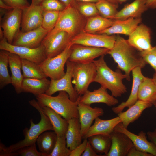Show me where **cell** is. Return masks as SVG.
<instances>
[{"label": "cell", "mask_w": 156, "mask_h": 156, "mask_svg": "<svg viewBox=\"0 0 156 156\" xmlns=\"http://www.w3.org/2000/svg\"><path fill=\"white\" fill-rule=\"evenodd\" d=\"M29 102L30 105L39 113L41 117L40 122L37 124H35L32 119H31L29 129L25 128L23 130L24 138L17 143L8 147H6L1 143L0 156H10L11 153L20 149L36 144L38 138L44 132L47 131H54L49 118L44 113L38 101L32 99Z\"/></svg>", "instance_id": "6da1fadb"}, {"label": "cell", "mask_w": 156, "mask_h": 156, "mask_svg": "<svg viewBox=\"0 0 156 156\" xmlns=\"http://www.w3.org/2000/svg\"><path fill=\"white\" fill-rule=\"evenodd\" d=\"M137 51L129 44L127 40L118 35L113 47L107 53L117 64L118 69L125 73L128 81L130 80V73L133 68L137 67L143 68L146 64Z\"/></svg>", "instance_id": "7a4b0ae2"}, {"label": "cell", "mask_w": 156, "mask_h": 156, "mask_svg": "<svg viewBox=\"0 0 156 156\" xmlns=\"http://www.w3.org/2000/svg\"><path fill=\"white\" fill-rule=\"evenodd\" d=\"M104 55L101 56L99 59L93 61L96 71L94 82L109 90L114 97H120L127 91V88L122 82L123 79H126V75L123 74L119 69L114 71L110 68L105 61Z\"/></svg>", "instance_id": "3957f363"}, {"label": "cell", "mask_w": 156, "mask_h": 156, "mask_svg": "<svg viewBox=\"0 0 156 156\" xmlns=\"http://www.w3.org/2000/svg\"><path fill=\"white\" fill-rule=\"evenodd\" d=\"M80 96V95L76 101H73L70 99L67 93L60 91L56 96L44 93L39 94L36 97L41 107L51 108L68 121L72 118H79L77 107Z\"/></svg>", "instance_id": "277c9868"}, {"label": "cell", "mask_w": 156, "mask_h": 156, "mask_svg": "<svg viewBox=\"0 0 156 156\" xmlns=\"http://www.w3.org/2000/svg\"><path fill=\"white\" fill-rule=\"evenodd\" d=\"M85 17L73 4H70L60 11L55 26L47 36L63 31L73 38L83 31L87 21Z\"/></svg>", "instance_id": "5b68a950"}, {"label": "cell", "mask_w": 156, "mask_h": 156, "mask_svg": "<svg viewBox=\"0 0 156 156\" xmlns=\"http://www.w3.org/2000/svg\"><path fill=\"white\" fill-rule=\"evenodd\" d=\"M73 62L72 83L79 95H82L88 90L90 84L94 82L96 73L93 62L87 63Z\"/></svg>", "instance_id": "8992f818"}, {"label": "cell", "mask_w": 156, "mask_h": 156, "mask_svg": "<svg viewBox=\"0 0 156 156\" xmlns=\"http://www.w3.org/2000/svg\"><path fill=\"white\" fill-rule=\"evenodd\" d=\"M71 42L60 53L52 57L46 58L39 64L47 77L51 80H57L63 77L65 73L64 66L71 52Z\"/></svg>", "instance_id": "52a82bcc"}, {"label": "cell", "mask_w": 156, "mask_h": 156, "mask_svg": "<svg viewBox=\"0 0 156 156\" xmlns=\"http://www.w3.org/2000/svg\"><path fill=\"white\" fill-rule=\"evenodd\" d=\"M116 36L105 34H93L82 31L73 37L70 42L72 44L111 49L116 40Z\"/></svg>", "instance_id": "ba28073f"}, {"label": "cell", "mask_w": 156, "mask_h": 156, "mask_svg": "<svg viewBox=\"0 0 156 156\" xmlns=\"http://www.w3.org/2000/svg\"><path fill=\"white\" fill-rule=\"evenodd\" d=\"M0 49L15 54L21 58L40 64L46 58L44 48L42 44L36 48L13 45L8 42L4 38L0 41Z\"/></svg>", "instance_id": "9c48e42d"}, {"label": "cell", "mask_w": 156, "mask_h": 156, "mask_svg": "<svg viewBox=\"0 0 156 156\" xmlns=\"http://www.w3.org/2000/svg\"><path fill=\"white\" fill-rule=\"evenodd\" d=\"M66 64V71L65 75L59 79L51 80L49 88L45 94L52 96L57 92L65 91L68 94L71 101H75L79 95L77 94L72 85L73 62L68 60Z\"/></svg>", "instance_id": "30bf717a"}, {"label": "cell", "mask_w": 156, "mask_h": 156, "mask_svg": "<svg viewBox=\"0 0 156 156\" xmlns=\"http://www.w3.org/2000/svg\"><path fill=\"white\" fill-rule=\"evenodd\" d=\"M72 38L68 33L63 31L46 36L41 44L44 48L46 58L54 57L61 53Z\"/></svg>", "instance_id": "8fae6325"}, {"label": "cell", "mask_w": 156, "mask_h": 156, "mask_svg": "<svg viewBox=\"0 0 156 156\" xmlns=\"http://www.w3.org/2000/svg\"><path fill=\"white\" fill-rule=\"evenodd\" d=\"M22 10L15 8L8 11L0 20V27L3 29L4 37L12 44L21 27Z\"/></svg>", "instance_id": "7c38bea8"}, {"label": "cell", "mask_w": 156, "mask_h": 156, "mask_svg": "<svg viewBox=\"0 0 156 156\" xmlns=\"http://www.w3.org/2000/svg\"><path fill=\"white\" fill-rule=\"evenodd\" d=\"M71 52L68 60L76 63H87L93 62L96 58L107 54L109 49L103 48L73 44Z\"/></svg>", "instance_id": "4fadbf2b"}, {"label": "cell", "mask_w": 156, "mask_h": 156, "mask_svg": "<svg viewBox=\"0 0 156 156\" xmlns=\"http://www.w3.org/2000/svg\"><path fill=\"white\" fill-rule=\"evenodd\" d=\"M129 44L138 51L142 52L151 49V32L148 26L140 24L128 36L127 40Z\"/></svg>", "instance_id": "5bb4252c"}, {"label": "cell", "mask_w": 156, "mask_h": 156, "mask_svg": "<svg viewBox=\"0 0 156 156\" xmlns=\"http://www.w3.org/2000/svg\"><path fill=\"white\" fill-rule=\"evenodd\" d=\"M48 32L42 26L27 32L21 30L16 35L12 44L30 48H36L40 46Z\"/></svg>", "instance_id": "9a60e30c"}, {"label": "cell", "mask_w": 156, "mask_h": 156, "mask_svg": "<svg viewBox=\"0 0 156 156\" xmlns=\"http://www.w3.org/2000/svg\"><path fill=\"white\" fill-rule=\"evenodd\" d=\"M22 10L21 31L27 32L42 26L43 9L40 5L30 6Z\"/></svg>", "instance_id": "2e32d148"}, {"label": "cell", "mask_w": 156, "mask_h": 156, "mask_svg": "<svg viewBox=\"0 0 156 156\" xmlns=\"http://www.w3.org/2000/svg\"><path fill=\"white\" fill-rule=\"evenodd\" d=\"M77 108L81 133L83 139H84L94 120L97 117L103 116L104 112L101 108H92L90 105L79 102Z\"/></svg>", "instance_id": "e0dca14e"}, {"label": "cell", "mask_w": 156, "mask_h": 156, "mask_svg": "<svg viewBox=\"0 0 156 156\" xmlns=\"http://www.w3.org/2000/svg\"><path fill=\"white\" fill-rule=\"evenodd\" d=\"M114 131L125 134L131 140L134 146L138 149L156 156V147L151 142L148 141L145 133L140 132L138 135L131 132L122 125L121 122L115 127Z\"/></svg>", "instance_id": "ac0fdd59"}, {"label": "cell", "mask_w": 156, "mask_h": 156, "mask_svg": "<svg viewBox=\"0 0 156 156\" xmlns=\"http://www.w3.org/2000/svg\"><path fill=\"white\" fill-rule=\"evenodd\" d=\"M111 145L105 156H125L133 146L130 138L123 133L114 131L110 134Z\"/></svg>", "instance_id": "d6986e66"}, {"label": "cell", "mask_w": 156, "mask_h": 156, "mask_svg": "<svg viewBox=\"0 0 156 156\" xmlns=\"http://www.w3.org/2000/svg\"><path fill=\"white\" fill-rule=\"evenodd\" d=\"M79 103L89 105L94 103H103L112 106L117 104L118 101L108 93L107 89L101 86L92 92L88 90L82 96L80 95Z\"/></svg>", "instance_id": "ffe728a7"}, {"label": "cell", "mask_w": 156, "mask_h": 156, "mask_svg": "<svg viewBox=\"0 0 156 156\" xmlns=\"http://www.w3.org/2000/svg\"><path fill=\"white\" fill-rule=\"evenodd\" d=\"M141 68L140 67H137L132 70L133 83L130 95L126 101L122 102L118 106L112 108V111L115 114H118L122 112L126 107H129L133 105L138 100V95L140 86L146 77L142 74Z\"/></svg>", "instance_id": "44dd1931"}, {"label": "cell", "mask_w": 156, "mask_h": 156, "mask_svg": "<svg viewBox=\"0 0 156 156\" xmlns=\"http://www.w3.org/2000/svg\"><path fill=\"white\" fill-rule=\"evenodd\" d=\"M113 20L111 26L96 34H105L109 35L122 34L129 36L141 23L142 19L141 18H130L125 20Z\"/></svg>", "instance_id": "7402d4cb"}, {"label": "cell", "mask_w": 156, "mask_h": 156, "mask_svg": "<svg viewBox=\"0 0 156 156\" xmlns=\"http://www.w3.org/2000/svg\"><path fill=\"white\" fill-rule=\"evenodd\" d=\"M146 1L135 0L126 4L111 19L122 20L130 18H141L142 14L148 9L146 5Z\"/></svg>", "instance_id": "603a6c76"}, {"label": "cell", "mask_w": 156, "mask_h": 156, "mask_svg": "<svg viewBox=\"0 0 156 156\" xmlns=\"http://www.w3.org/2000/svg\"><path fill=\"white\" fill-rule=\"evenodd\" d=\"M153 105L150 102L138 100L127 110L119 113L118 115L123 126L127 128L130 123L138 118L145 109L151 107Z\"/></svg>", "instance_id": "cb8c5ba5"}, {"label": "cell", "mask_w": 156, "mask_h": 156, "mask_svg": "<svg viewBox=\"0 0 156 156\" xmlns=\"http://www.w3.org/2000/svg\"><path fill=\"white\" fill-rule=\"evenodd\" d=\"M120 122L121 120L118 116L107 120H102L97 117L95 119L93 125L89 128L84 139L98 134L110 136L115 127Z\"/></svg>", "instance_id": "d4e9b609"}, {"label": "cell", "mask_w": 156, "mask_h": 156, "mask_svg": "<svg viewBox=\"0 0 156 156\" xmlns=\"http://www.w3.org/2000/svg\"><path fill=\"white\" fill-rule=\"evenodd\" d=\"M8 64L11 72V84L16 93L19 94L22 92V83L23 78L21 72V58L15 54L9 53Z\"/></svg>", "instance_id": "484cf974"}, {"label": "cell", "mask_w": 156, "mask_h": 156, "mask_svg": "<svg viewBox=\"0 0 156 156\" xmlns=\"http://www.w3.org/2000/svg\"><path fill=\"white\" fill-rule=\"evenodd\" d=\"M46 78L41 79L23 78L22 83V92L32 93L36 96L45 93L51 82Z\"/></svg>", "instance_id": "4316f807"}, {"label": "cell", "mask_w": 156, "mask_h": 156, "mask_svg": "<svg viewBox=\"0 0 156 156\" xmlns=\"http://www.w3.org/2000/svg\"><path fill=\"white\" fill-rule=\"evenodd\" d=\"M68 121V126L65 135L66 145L72 150L82 143L83 137L79 119L73 118Z\"/></svg>", "instance_id": "83f0119b"}, {"label": "cell", "mask_w": 156, "mask_h": 156, "mask_svg": "<svg viewBox=\"0 0 156 156\" xmlns=\"http://www.w3.org/2000/svg\"><path fill=\"white\" fill-rule=\"evenodd\" d=\"M42 107L49 118L57 136H65L68 126V120L62 118L61 116L49 107L45 106Z\"/></svg>", "instance_id": "f1b7e54d"}, {"label": "cell", "mask_w": 156, "mask_h": 156, "mask_svg": "<svg viewBox=\"0 0 156 156\" xmlns=\"http://www.w3.org/2000/svg\"><path fill=\"white\" fill-rule=\"evenodd\" d=\"M113 21L112 19L103 17L100 14L88 18L83 32L96 34L111 26Z\"/></svg>", "instance_id": "f546056e"}, {"label": "cell", "mask_w": 156, "mask_h": 156, "mask_svg": "<svg viewBox=\"0 0 156 156\" xmlns=\"http://www.w3.org/2000/svg\"><path fill=\"white\" fill-rule=\"evenodd\" d=\"M138 100L149 102L156 105V85L152 78L146 77L140 84Z\"/></svg>", "instance_id": "4dcf8cb0"}, {"label": "cell", "mask_w": 156, "mask_h": 156, "mask_svg": "<svg viewBox=\"0 0 156 156\" xmlns=\"http://www.w3.org/2000/svg\"><path fill=\"white\" fill-rule=\"evenodd\" d=\"M57 137L54 131H47L41 134L36 140L39 151L49 156L55 147Z\"/></svg>", "instance_id": "1f68e13d"}, {"label": "cell", "mask_w": 156, "mask_h": 156, "mask_svg": "<svg viewBox=\"0 0 156 156\" xmlns=\"http://www.w3.org/2000/svg\"><path fill=\"white\" fill-rule=\"evenodd\" d=\"M95 151L98 154H104L105 156L109 152L111 145V140L109 135L98 134L87 138Z\"/></svg>", "instance_id": "d6a6232c"}, {"label": "cell", "mask_w": 156, "mask_h": 156, "mask_svg": "<svg viewBox=\"0 0 156 156\" xmlns=\"http://www.w3.org/2000/svg\"><path fill=\"white\" fill-rule=\"evenodd\" d=\"M21 60L23 78L41 79L47 77L39 64L25 59Z\"/></svg>", "instance_id": "836d02e7"}, {"label": "cell", "mask_w": 156, "mask_h": 156, "mask_svg": "<svg viewBox=\"0 0 156 156\" xmlns=\"http://www.w3.org/2000/svg\"><path fill=\"white\" fill-rule=\"evenodd\" d=\"M9 52L3 50L0 51V88L11 83V78L9 73L8 66Z\"/></svg>", "instance_id": "e575fe53"}, {"label": "cell", "mask_w": 156, "mask_h": 156, "mask_svg": "<svg viewBox=\"0 0 156 156\" xmlns=\"http://www.w3.org/2000/svg\"><path fill=\"white\" fill-rule=\"evenodd\" d=\"M96 5L100 15L106 18L111 19L118 11L117 9L118 5L105 0H100Z\"/></svg>", "instance_id": "d590c367"}, {"label": "cell", "mask_w": 156, "mask_h": 156, "mask_svg": "<svg viewBox=\"0 0 156 156\" xmlns=\"http://www.w3.org/2000/svg\"><path fill=\"white\" fill-rule=\"evenodd\" d=\"M60 11L43 10L42 27L48 33L54 28L57 23Z\"/></svg>", "instance_id": "8d00e7d4"}, {"label": "cell", "mask_w": 156, "mask_h": 156, "mask_svg": "<svg viewBox=\"0 0 156 156\" xmlns=\"http://www.w3.org/2000/svg\"><path fill=\"white\" fill-rule=\"evenodd\" d=\"M72 4L85 17L89 18L100 14L95 3L74 1Z\"/></svg>", "instance_id": "74e56055"}, {"label": "cell", "mask_w": 156, "mask_h": 156, "mask_svg": "<svg viewBox=\"0 0 156 156\" xmlns=\"http://www.w3.org/2000/svg\"><path fill=\"white\" fill-rule=\"evenodd\" d=\"M71 151L67 147L65 136H57L55 147L49 156H69Z\"/></svg>", "instance_id": "f35d334b"}, {"label": "cell", "mask_w": 156, "mask_h": 156, "mask_svg": "<svg viewBox=\"0 0 156 156\" xmlns=\"http://www.w3.org/2000/svg\"><path fill=\"white\" fill-rule=\"evenodd\" d=\"M47 156L44 154L38 151L36 144L27 146L11 153L10 156Z\"/></svg>", "instance_id": "ab89813d"}, {"label": "cell", "mask_w": 156, "mask_h": 156, "mask_svg": "<svg viewBox=\"0 0 156 156\" xmlns=\"http://www.w3.org/2000/svg\"><path fill=\"white\" fill-rule=\"evenodd\" d=\"M40 5L43 10L60 11L66 7L59 0H43Z\"/></svg>", "instance_id": "60d3db41"}, {"label": "cell", "mask_w": 156, "mask_h": 156, "mask_svg": "<svg viewBox=\"0 0 156 156\" xmlns=\"http://www.w3.org/2000/svg\"><path fill=\"white\" fill-rule=\"evenodd\" d=\"M146 64H149L156 72V45L150 50L140 52Z\"/></svg>", "instance_id": "b9f144b4"}, {"label": "cell", "mask_w": 156, "mask_h": 156, "mask_svg": "<svg viewBox=\"0 0 156 156\" xmlns=\"http://www.w3.org/2000/svg\"><path fill=\"white\" fill-rule=\"evenodd\" d=\"M13 8L23 10L29 7L30 5L28 0H2Z\"/></svg>", "instance_id": "7bdbcfd3"}, {"label": "cell", "mask_w": 156, "mask_h": 156, "mask_svg": "<svg viewBox=\"0 0 156 156\" xmlns=\"http://www.w3.org/2000/svg\"><path fill=\"white\" fill-rule=\"evenodd\" d=\"M87 138H84L82 143L71 150L69 156H81L85 149L88 141Z\"/></svg>", "instance_id": "ee69618b"}, {"label": "cell", "mask_w": 156, "mask_h": 156, "mask_svg": "<svg viewBox=\"0 0 156 156\" xmlns=\"http://www.w3.org/2000/svg\"><path fill=\"white\" fill-rule=\"evenodd\" d=\"M127 156H152L150 153L143 152L137 149L134 146L129 151Z\"/></svg>", "instance_id": "f6af8a7d"}, {"label": "cell", "mask_w": 156, "mask_h": 156, "mask_svg": "<svg viewBox=\"0 0 156 156\" xmlns=\"http://www.w3.org/2000/svg\"><path fill=\"white\" fill-rule=\"evenodd\" d=\"M82 156H100L95 151L90 144L88 141Z\"/></svg>", "instance_id": "bcb514c9"}, {"label": "cell", "mask_w": 156, "mask_h": 156, "mask_svg": "<svg viewBox=\"0 0 156 156\" xmlns=\"http://www.w3.org/2000/svg\"><path fill=\"white\" fill-rule=\"evenodd\" d=\"M147 134L149 139L156 147V131L148 132Z\"/></svg>", "instance_id": "7dc6e473"}, {"label": "cell", "mask_w": 156, "mask_h": 156, "mask_svg": "<svg viewBox=\"0 0 156 156\" xmlns=\"http://www.w3.org/2000/svg\"><path fill=\"white\" fill-rule=\"evenodd\" d=\"M146 5L148 9H156V0H146Z\"/></svg>", "instance_id": "c3c4849f"}, {"label": "cell", "mask_w": 156, "mask_h": 156, "mask_svg": "<svg viewBox=\"0 0 156 156\" xmlns=\"http://www.w3.org/2000/svg\"><path fill=\"white\" fill-rule=\"evenodd\" d=\"M0 8H3L8 10H10L13 9L7 5L2 0H0Z\"/></svg>", "instance_id": "681fc988"}, {"label": "cell", "mask_w": 156, "mask_h": 156, "mask_svg": "<svg viewBox=\"0 0 156 156\" xmlns=\"http://www.w3.org/2000/svg\"><path fill=\"white\" fill-rule=\"evenodd\" d=\"M66 7L72 4L74 0H59Z\"/></svg>", "instance_id": "f907efd6"}, {"label": "cell", "mask_w": 156, "mask_h": 156, "mask_svg": "<svg viewBox=\"0 0 156 156\" xmlns=\"http://www.w3.org/2000/svg\"><path fill=\"white\" fill-rule=\"evenodd\" d=\"M43 0H31V3L30 5H40Z\"/></svg>", "instance_id": "816d5d0a"}, {"label": "cell", "mask_w": 156, "mask_h": 156, "mask_svg": "<svg viewBox=\"0 0 156 156\" xmlns=\"http://www.w3.org/2000/svg\"><path fill=\"white\" fill-rule=\"evenodd\" d=\"M100 0H74L77 1L91 2L96 3Z\"/></svg>", "instance_id": "f5cc1de1"}, {"label": "cell", "mask_w": 156, "mask_h": 156, "mask_svg": "<svg viewBox=\"0 0 156 156\" xmlns=\"http://www.w3.org/2000/svg\"><path fill=\"white\" fill-rule=\"evenodd\" d=\"M113 4L118 5V0H105Z\"/></svg>", "instance_id": "db71d44e"}, {"label": "cell", "mask_w": 156, "mask_h": 156, "mask_svg": "<svg viewBox=\"0 0 156 156\" xmlns=\"http://www.w3.org/2000/svg\"><path fill=\"white\" fill-rule=\"evenodd\" d=\"M4 37V33L2 28L0 27V40L2 39Z\"/></svg>", "instance_id": "11a10c76"}, {"label": "cell", "mask_w": 156, "mask_h": 156, "mask_svg": "<svg viewBox=\"0 0 156 156\" xmlns=\"http://www.w3.org/2000/svg\"><path fill=\"white\" fill-rule=\"evenodd\" d=\"M152 79L156 85V72L154 74Z\"/></svg>", "instance_id": "9f6ffc18"}, {"label": "cell", "mask_w": 156, "mask_h": 156, "mask_svg": "<svg viewBox=\"0 0 156 156\" xmlns=\"http://www.w3.org/2000/svg\"><path fill=\"white\" fill-rule=\"evenodd\" d=\"M127 0H118V1L119 3L122 4L125 2Z\"/></svg>", "instance_id": "6f0895ef"}, {"label": "cell", "mask_w": 156, "mask_h": 156, "mask_svg": "<svg viewBox=\"0 0 156 156\" xmlns=\"http://www.w3.org/2000/svg\"><path fill=\"white\" fill-rule=\"evenodd\" d=\"M155 130L156 131V128L155 129Z\"/></svg>", "instance_id": "680465c9"}, {"label": "cell", "mask_w": 156, "mask_h": 156, "mask_svg": "<svg viewBox=\"0 0 156 156\" xmlns=\"http://www.w3.org/2000/svg\"><path fill=\"white\" fill-rule=\"evenodd\" d=\"M155 107H156V106H155Z\"/></svg>", "instance_id": "91938a15"}]
</instances>
